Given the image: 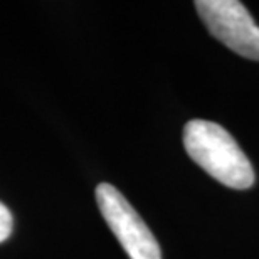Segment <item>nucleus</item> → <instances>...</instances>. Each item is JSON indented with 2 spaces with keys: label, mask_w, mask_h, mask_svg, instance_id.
<instances>
[{
  "label": "nucleus",
  "mask_w": 259,
  "mask_h": 259,
  "mask_svg": "<svg viewBox=\"0 0 259 259\" xmlns=\"http://www.w3.org/2000/svg\"><path fill=\"white\" fill-rule=\"evenodd\" d=\"M184 147L189 157L217 182L244 190L254 184V170L231 133L221 125L192 120L184 128Z\"/></svg>",
  "instance_id": "obj_1"
},
{
  "label": "nucleus",
  "mask_w": 259,
  "mask_h": 259,
  "mask_svg": "<svg viewBox=\"0 0 259 259\" xmlns=\"http://www.w3.org/2000/svg\"><path fill=\"white\" fill-rule=\"evenodd\" d=\"M96 202L130 259H162V251L152 231L120 190L110 184H100L96 187Z\"/></svg>",
  "instance_id": "obj_2"
},
{
  "label": "nucleus",
  "mask_w": 259,
  "mask_h": 259,
  "mask_svg": "<svg viewBox=\"0 0 259 259\" xmlns=\"http://www.w3.org/2000/svg\"><path fill=\"white\" fill-rule=\"evenodd\" d=\"M195 9L209 32L242 58L259 61V25L237 0H197Z\"/></svg>",
  "instance_id": "obj_3"
},
{
  "label": "nucleus",
  "mask_w": 259,
  "mask_h": 259,
  "mask_svg": "<svg viewBox=\"0 0 259 259\" xmlns=\"http://www.w3.org/2000/svg\"><path fill=\"white\" fill-rule=\"evenodd\" d=\"M14 229V219L10 210L0 202V242L9 239V236L12 234Z\"/></svg>",
  "instance_id": "obj_4"
}]
</instances>
